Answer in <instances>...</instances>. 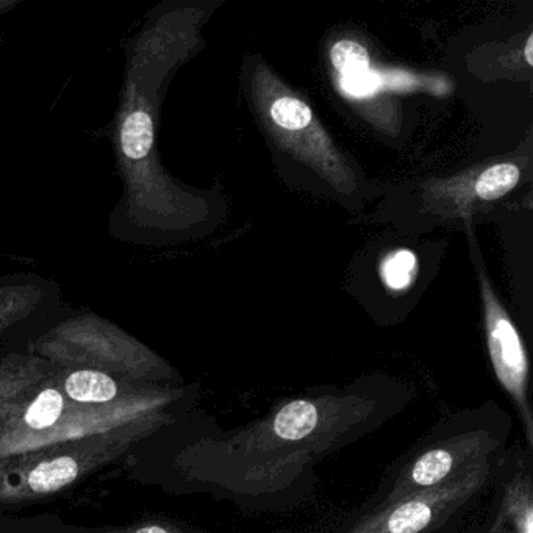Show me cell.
Segmentation results:
<instances>
[{
	"instance_id": "obj_1",
	"label": "cell",
	"mask_w": 533,
	"mask_h": 533,
	"mask_svg": "<svg viewBox=\"0 0 533 533\" xmlns=\"http://www.w3.org/2000/svg\"><path fill=\"white\" fill-rule=\"evenodd\" d=\"M205 13L202 4L160 2L127 41L118 105L104 132L122 185L108 216V233L116 241L143 247L180 243L202 232L210 216L207 197L166 171L158 147L169 82L199 51Z\"/></svg>"
},
{
	"instance_id": "obj_17",
	"label": "cell",
	"mask_w": 533,
	"mask_h": 533,
	"mask_svg": "<svg viewBox=\"0 0 533 533\" xmlns=\"http://www.w3.org/2000/svg\"><path fill=\"white\" fill-rule=\"evenodd\" d=\"M91 533H190L187 530L180 529L171 523H141L129 527H110V529L96 530Z\"/></svg>"
},
{
	"instance_id": "obj_10",
	"label": "cell",
	"mask_w": 533,
	"mask_h": 533,
	"mask_svg": "<svg viewBox=\"0 0 533 533\" xmlns=\"http://www.w3.org/2000/svg\"><path fill=\"white\" fill-rule=\"evenodd\" d=\"M55 366L29 352L0 355V407L22 401L51 377Z\"/></svg>"
},
{
	"instance_id": "obj_2",
	"label": "cell",
	"mask_w": 533,
	"mask_h": 533,
	"mask_svg": "<svg viewBox=\"0 0 533 533\" xmlns=\"http://www.w3.org/2000/svg\"><path fill=\"white\" fill-rule=\"evenodd\" d=\"M171 421L168 413L160 412L94 437L0 458V505L29 504L60 494L126 455Z\"/></svg>"
},
{
	"instance_id": "obj_4",
	"label": "cell",
	"mask_w": 533,
	"mask_h": 533,
	"mask_svg": "<svg viewBox=\"0 0 533 533\" xmlns=\"http://www.w3.org/2000/svg\"><path fill=\"white\" fill-rule=\"evenodd\" d=\"M369 401L360 398L296 399L282 405L272 418L257 424L252 429L238 433L229 441V448L246 460V482H254L258 474L271 460L274 452L282 449L296 451L299 444L321 451L322 446L332 444L333 430L344 429L346 424H357L360 412Z\"/></svg>"
},
{
	"instance_id": "obj_8",
	"label": "cell",
	"mask_w": 533,
	"mask_h": 533,
	"mask_svg": "<svg viewBox=\"0 0 533 533\" xmlns=\"http://www.w3.org/2000/svg\"><path fill=\"white\" fill-rule=\"evenodd\" d=\"M63 312V291L36 272L0 276V341L30 329L44 332Z\"/></svg>"
},
{
	"instance_id": "obj_15",
	"label": "cell",
	"mask_w": 533,
	"mask_h": 533,
	"mask_svg": "<svg viewBox=\"0 0 533 533\" xmlns=\"http://www.w3.org/2000/svg\"><path fill=\"white\" fill-rule=\"evenodd\" d=\"M333 68L341 74L347 72L366 71L369 69V54L357 41L341 40L333 44L330 51Z\"/></svg>"
},
{
	"instance_id": "obj_5",
	"label": "cell",
	"mask_w": 533,
	"mask_h": 533,
	"mask_svg": "<svg viewBox=\"0 0 533 533\" xmlns=\"http://www.w3.org/2000/svg\"><path fill=\"white\" fill-rule=\"evenodd\" d=\"M490 476L487 458L473 463L437 487L410 494L377 508L346 533H423L448 518L485 487Z\"/></svg>"
},
{
	"instance_id": "obj_7",
	"label": "cell",
	"mask_w": 533,
	"mask_h": 533,
	"mask_svg": "<svg viewBox=\"0 0 533 533\" xmlns=\"http://www.w3.org/2000/svg\"><path fill=\"white\" fill-rule=\"evenodd\" d=\"M496 448H498L496 438L483 430H476L455 435L448 441L427 449L416 458L415 462L405 468L380 507H387L418 491L437 487L455 474L462 473L463 469L473 463L485 460V457Z\"/></svg>"
},
{
	"instance_id": "obj_20",
	"label": "cell",
	"mask_w": 533,
	"mask_h": 533,
	"mask_svg": "<svg viewBox=\"0 0 533 533\" xmlns=\"http://www.w3.org/2000/svg\"><path fill=\"white\" fill-rule=\"evenodd\" d=\"M524 55H526L527 65H533V35L527 38L526 49H524Z\"/></svg>"
},
{
	"instance_id": "obj_18",
	"label": "cell",
	"mask_w": 533,
	"mask_h": 533,
	"mask_svg": "<svg viewBox=\"0 0 533 533\" xmlns=\"http://www.w3.org/2000/svg\"><path fill=\"white\" fill-rule=\"evenodd\" d=\"M24 401H26V398L22 399V401L13 402V404H7L4 405V407H0V429H2L11 418H15V416L21 412Z\"/></svg>"
},
{
	"instance_id": "obj_16",
	"label": "cell",
	"mask_w": 533,
	"mask_h": 533,
	"mask_svg": "<svg viewBox=\"0 0 533 533\" xmlns=\"http://www.w3.org/2000/svg\"><path fill=\"white\" fill-rule=\"evenodd\" d=\"M377 83H379V79L369 69H366V71L347 72L343 76L344 90L349 94H354V96H366V94L376 90Z\"/></svg>"
},
{
	"instance_id": "obj_13",
	"label": "cell",
	"mask_w": 533,
	"mask_h": 533,
	"mask_svg": "<svg viewBox=\"0 0 533 533\" xmlns=\"http://www.w3.org/2000/svg\"><path fill=\"white\" fill-rule=\"evenodd\" d=\"M519 179H521V171L513 163L490 166L477 179V196L482 201H498L518 185Z\"/></svg>"
},
{
	"instance_id": "obj_12",
	"label": "cell",
	"mask_w": 533,
	"mask_h": 533,
	"mask_svg": "<svg viewBox=\"0 0 533 533\" xmlns=\"http://www.w3.org/2000/svg\"><path fill=\"white\" fill-rule=\"evenodd\" d=\"M269 116L277 129L288 133L301 132L315 124L312 108L291 94L277 96L269 107Z\"/></svg>"
},
{
	"instance_id": "obj_21",
	"label": "cell",
	"mask_w": 533,
	"mask_h": 533,
	"mask_svg": "<svg viewBox=\"0 0 533 533\" xmlns=\"http://www.w3.org/2000/svg\"><path fill=\"white\" fill-rule=\"evenodd\" d=\"M5 46V40L4 38H2V36H0V49H2V47Z\"/></svg>"
},
{
	"instance_id": "obj_9",
	"label": "cell",
	"mask_w": 533,
	"mask_h": 533,
	"mask_svg": "<svg viewBox=\"0 0 533 533\" xmlns=\"http://www.w3.org/2000/svg\"><path fill=\"white\" fill-rule=\"evenodd\" d=\"M52 382L72 404L85 407H105L138 398L157 385L127 382L94 369L55 368Z\"/></svg>"
},
{
	"instance_id": "obj_11",
	"label": "cell",
	"mask_w": 533,
	"mask_h": 533,
	"mask_svg": "<svg viewBox=\"0 0 533 533\" xmlns=\"http://www.w3.org/2000/svg\"><path fill=\"white\" fill-rule=\"evenodd\" d=\"M533 533L532 482L526 474H516L505 487L504 501L493 533Z\"/></svg>"
},
{
	"instance_id": "obj_19",
	"label": "cell",
	"mask_w": 533,
	"mask_h": 533,
	"mask_svg": "<svg viewBox=\"0 0 533 533\" xmlns=\"http://www.w3.org/2000/svg\"><path fill=\"white\" fill-rule=\"evenodd\" d=\"M22 4L24 0H0V16L8 15Z\"/></svg>"
},
{
	"instance_id": "obj_14",
	"label": "cell",
	"mask_w": 533,
	"mask_h": 533,
	"mask_svg": "<svg viewBox=\"0 0 533 533\" xmlns=\"http://www.w3.org/2000/svg\"><path fill=\"white\" fill-rule=\"evenodd\" d=\"M416 257L410 251H398L388 255L382 265V277L391 290H404L415 277Z\"/></svg>"
},
{
	"instance_id": "obj_6",
	"label": "cell",
	"mask_w": 533,
	"mask_h": 533,
	"mask_svg": "<svg viewBox=\"0 0 533 533\" xmlns=\"http://www.w3.org/2000/svg\"><path fill=\"white\" fill-rule=\"evenodd\" d=\"M483 305H485V330H487L488 352L493 363L494 374L502 388L515 402L519 418L523 421L527 443L533 446V416L530 410L527 387H529V358L523 340L512 319L505 312L498 297L491 290L490 283L480 276Z\"/></svg>"
},
{
	"instance_id": "obj_3",
	"label": "cell",
	"mask_w": 533,
	"mask_h": 533,
	"mask_svg": "<svg viewBox=\"0 0 533 533\" xmlns=\"http://www.w3.org/2000/svg\"><path fill=\"white\" fill-rule=\"evenodd\" d=\"M24 352L55 368L94 369L140 385L176 377V369L165 358L91 310L61 312L44 332L27 341Z\"/></svg>"
}]
</instances>
